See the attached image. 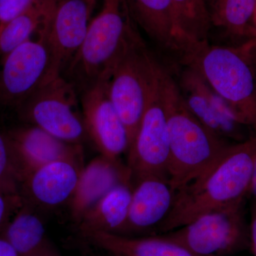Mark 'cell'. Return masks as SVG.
<instances>
[{
	"label": "cell",
	"mask_w": 256,
	"mask_h": 256,
	"mask_svg": "<svg viewBox=\"0 0 256 256\" xmlns=\"http://www.w3.org/2000/svg\"><path fill=\"white\" fill-rule=\"evenodd\" d=\"M256 153V134L232 144L203 174L176 192L158 233L176 230L204 214L245 200Z\"/></svg>",
	"instance_id": "6da1fadb"
},
{
	"label": "cell",
	"mask_w": 256,
	"mask_h": 256,
	"mask_svg": "<svg viewBox=\"0 0 256 256\" xmlns=\"http://www.w3.org/2000/svg\"><path fill=\"white\" fill-rule=\"evenodd\" d=\"M160 85L169 130L168 180L176 192L203 174L234 143L217 137L194 116L180 86L163 66Z\"/></svg>",
	"instance_id": "7a4b0ae2"
},
{
	"label": "cell",
	"mask_w": 256,
	"mask_h": 256,
	"mask_svg": "<svg viewBox=\"0 0 256 256\" xmlns=\"http://www.w3.org/2000/svg\"><path fill=\"white\" fill-rule=\"evenodd\" d=\"M161 66L132 26L104 76L108 82L110 100L127 129L130 146L158 82Z\"/></svg>",
	"instance_id": "3957f363"
},
{
	"label": "cell",
	"mask_w": 256,
	"mask_h": 256,
	"mask_svg": "<svg viewBox=\"0 0 256 256\" xmlns=\"http://www.w3.org/2000/svg\"><path fill=\"white\" fill-rule=\"evenodd\" d=\"M182 55L184 63L196 70L256 134V78L238 48L206 42L190 45Z\"/></svg>",
	"instance_id": "277c9868"
},
{
	"label": "cell",
	"mask_w": 256,
	"mask_h": 256,
	"mask_svg": "<svg viewBox=\"0 0 256 256\" xmlns=\"http://www.w3.org/2000/svg\"><path fill=\"white\" fill-rule=\"evenodd\" d=\"M126 0H102L82 46L69 64L70 75L84 90L106 75L133 26Z\"/></svg>",
	"instance_id": "5b68a950"
},
{
	"label": "cell",
	"mask_w": 256,
	"mask_h": 256,
	"mask_svg": "<svg viewBox=\"0 0 256 256\" xmlns=\"http://www.w3.org/2000/svg\"><path fill=\"white\" fill-rule=\"evenodd\" d=\"M245 200L212 210L168 233L160 234L201 256H224L250 244Z\"/></svg>",
	"instance_id": "8992f818"
},
{
	"label": "cell",
	"mask_w": 256,
	"mask_h": 256,
	"mask_svg": "<svg viewBox=\"0 0 256 256\" xmlns=\"http://www.w3.org/2000/svg\"><path fill=\"white\" fill-rule=\"evenodd\" d=\"M24 120L54 137L82 144L88 137L75 86L56 74L18 108Z\"/></svg>",
	"instance_id": "52a82bcc"
},
{
	"label": "cell",
	"mask_w": 256,
	"mask_h": 256,
	"mask_svg": "<svg viewBox=\"0 0 256 256\" xmlns=\"http://www.w3.org/2000/svg\"><path fill=\"white\" fill-rule=\"evenodd\" d=\"M1 60L0 101L18 109L47 80L62 74L43 28Z\"/></svg>",
	"instance_id": "ba28073f"
},
{
	"label": "cell",
	"mask_w": 256,
	"mask_h": 256,
	"mask_svg": "<svg viewBox=\"0 0 256 256\" xmlns=\"http://www.w3.org/2000/svg\"><path fill=\"white\" fill-rule=\"evenodd\" d=\"M162 67L138 132L128 151L127 166L132 180L136 181L151 176L168 178L170 136L160 85Z\"/></svg>",
	"instance_id": "9c48e42d"
},
{
	"label": "cell",
	"mask_w": 256,
	"mask_h": 256,
	"mask_svg": "<svg viewBox=\"0 0 256 256\" xmlns=\"http://www.w3.org/2000/svg\"><path fill=\"white\" fill-rule=\"evenodd\" d=\"M80 104L88 137L101 156L120 160L121 156L129 150V136L110 100L107 77L86 88Z\"/></svg>",
	"instance_id": "30bf717a"
},
{
	"label": "cell",
	"mask_w": 256,
	"mask_h": 256,
	"mask_svg": "<svg viewBox=\"0 0 256 256\" xmlns=\"http://www.w3.org/2000/svg\"><path fill=\"white\" fill-rule=\"evenodd\" d=\"M96 2L97 0H56L42 26L62 73L82 46Z\"/></svg>",
	"instance_id": "8fae6325"
},
{
	"label": "cell",
	"mask_w": 256,
	"mask_h": 256,
	"mask_svg": "<svg viewBox=\"0 0 256 256\" xmlns=\"http://www.w3.org/2000/svg\"><path fill=\"white\" fill-rule=\"evenodd\" d=\"M84 166V160H63L32 172L20 184L24 204L36 210H53L70 203Z\"/></svg>",
	"instance_id": "7c38bea8"
},
{
	"label": "cell",
	"mask_w": 256,
	"mask_h": 256,
	"mask_svg": "<svg viewBox=\"0 0 256 256\" xmlns=\"http://www.w3.org/2000/svg\"><path fill=\"white\" fill-rule=\"evenodd\" d=\"M4 134L18 166L20 184L26 175L54 162L84 160L82 144L65 142L36 126L14 128Z\"/></svg>",
	"instance_id": "4fadbf2b"
},
{
	"label": "cell",
	"mask_w": 256,
	"mask_h": 256,
	"mask_svg": "<svg viewBox=\"0 0 256 256\" xmlns=\"http://www.w3.org/2000/svg\"><path fill=\"white\" fill-rule=\"evenodd\" d=\"M175 194L166 178L146 176L136 181L127 220L119 234L136 236L158 228L169 214Z\"/></svg>",
	"instance_id": "5bb4252c"
},
{
	"label": "cell",
	"mask_w": 256,
	"mask_h": 256,
	"mask_svg": "<svg viewBox=\"0 0 256 256\" xmlns=\"http://www.w3.org/2000/svg\"><path fill=\"white\" fill-rule=\"evenodd\" d=\"M132 182L127 165L102 156L84 165L70 201V214L77 223L82 216L120 184Z\"/></svg>",
	"instance_id": "9a60e30c"
},
{
	"label": "cell",
	"mask_w": 256,
	"mask_h": 256,
	"mask_svg": "<svg viewBox=\"0 0 256 256\" xmlns=\"http://www.w3.org/2000/svg\"><path fill=\"white\" fill-rule=\"evenodd\" d=\"M132 18L152 40L168 50L182 48L172 0H126Z\"/></svg>",
	"instance_id": "2e32d148"
},
{
	"label": "cell",
	"mask_w": 256,
	"mask_h": 256,
	"mask_svg": "<svg viewBox=\"0 0 256 256\" xmlns=\"http://www.w3.org/2000/svg\"><path fill=\"white\" fill-rule=\"evenodd\" d=\"M0 234L18 256H64L50 240L36 210L25 204Z\"/></svg>",
	"instance_id": "e0dca14e"
},
{
	"label": "cell",
	"mask_w": 256,
	"mask_h": 256,
	"mask_svg": "<svg viewBox=\"0 0 256 256\" xmlns=\"http://www.w3.org/2000/svg\"><path fill=\"white\" fill-rule=\"evenodd\" d=\"M132 182H124L111 190L85 214L78 222L84 236L96 232L120 234L127 220Z\"/></svg>",
	"instance_id": "ac0fdd59"
},
{
	"label": "cell",
	"mask_w": 256,
	"mask_h": 256,
	"mask_svg": "<svg viewBox=\"0 0 256 256\" xmlns=\"http://www.w3.org/2000/svg\"><path fill=\"white\" fill-rule=\"evenodd\" d=\"M180 88L190 111L217 137L234 144L250 138L245 137L242 130V128H249L246 126L224 116L194 89L182 85H180Z\"/></svg>",
	"instance_id": "d6986e66"
},
{
	"label": "cell",
	"mask_w": 256,
	"mask_h": 256,
	"mask_svg": "<svg viewBox=\"0 0 256 256\" xmlns=\"http://www.w3.org/2000/svg\"><path fill=\"white\" fill-rule=\"evenodd\" d=\"M56 0H36L6 25L0 34V58L36 35L43 26Z\"/></svg>",
	"instance_id": "ffe728a7"
},
{
	"label": "cell",
	"mask_w": 256,
	"mask_h": 256,
	"mask_svg": "<svg viewBox=\"0 0 256 256\" xmlns=\"http://www.w3.org/2000/svg\"><path fill=\"white\" fill-rule=\"evenodd\" d=\"M212 25L234 36H256V0H207Z\"/></svg>",
	"instance_id": "44dd1931"
},
{
	"label": "cell",
	"mask_w": 256,
	"mask_h": 256,
	"mask_svg": "<svg viewBox=\"0 0 256 256\" xmlns=\"http://www.w3.org/2000/svg\"><path fill=\"white\" fill-rule=\"evenodd\" d=\"M182 48L208 42L210 22L207 0H172Z\"/></svg>",
	"instance_id": "7402d4cb"
},
{
	"label": "cell",
	"mask_w": 256,
	"mask_h": 256,
	"mask_svg": "<svg viewBox=\"0 0 256 256\" xmlns=\"http://www.w3.org/2000/svg\"><path fill=\"white\" fill-rule=\"evenodd\" d=\"M20 188L18 166L5 134L0 132V190L20 194Z\"/></svg>",
	"instance_id": "603a6c76"
},
{
	"label": "cell",
	"mask_w": 256,
	"mask_h": 256,
	"mask_svg": "<svg viewBox=\"0 0 256 256\" xmlns=\"http://www.w3.org/2000/svg\"><path fill=\"white\" fill-rule=\"evenodd\" d=\"M24 204L20 194L0 190V232L9 223Z\"/></svg>",
	"instance_id": "cb8c5ba5"
},
{
	"label": "cell",
	"mask_w": 256,
	"mask_h": 256,
	"mask_svg": "<svg viewBox=\"0 0 256 256\" xmlns=\"http://www.w3.org/2000/svg\"><path fill=\"white\" fill-rule=\"evenodd\" d=\"M36 0H0V34L6 25Z\"/></svg>",
	"instance_id": "d4e9b609"
},
{
	"label": "cell",
	"mask_w": 256,
	"mask_h": 256,
	"mask_svg": "<svg viewBox=\"0 0 256 256\" xmlns=\"http://www.w3.org/2000/svg\"><path fill=\"white\" fill-rule=\"evenodd\" d=\"M238 50L250 64L256 78V36L239 47Z\"/></svg>",
	"instance_id": "484cf974"
},
{
	"label": "cell",
	"mask_w": 256,
	"mask_h": 256,
	"mask_svg": "<svg viewBox=\"0 0 256 256\" xmlns=\"http://www.w3.org/2000/svg\"><path fill=\"white\" fill-rule=\"evenodd\" d=\"M250 238L252 250L256 256V202H252L250 210Z\"/></svg>",
	"instance_id": "4316f807"
},
{
	"label": "cell",
	"mask_w": 256,
	"mask_h": 256,
	"mask_svg": "<svg viewBox=\"0 0 256 256\" xmlns=\"http://www.w3.org/2000/svg\"><path fill=\"white\" fill-rule=\"evenodd\" d=\"M0 256H18L9 242L0 234Z\"/></svg>",
	"instance_id": "83f0119b"
},
{
	"label": "cell",
	"mask_w": 256,
	"mask_h": 256,
	"mask_svg": "<svg viewBox=\"0 0 256 256\" xmlns=\"http://www.w3.org/2000/svg\"><path fill=\"white\" fill-rule=\"evenodd\" d=\"M248 196L250 197L252 202H256V153L255 158H254L252 180H250V188H249Z\"/></svg>",
	"instance_id": "f1b7e54d"
},
{
	"label": "cell",
	"mask_w": 256,
	"mask_h": 256,
	"mask_svg": "<svg viewBox=\"0 0 256 256\" xmlns=\"http://www.w3.org/2000/svg\"><path fill=\"white\" fill-rule=\"evenodd\" d=\"M254 24H255V28H256V8L255 10V13H254Z\"/></svg>",
	"instance_id": "f546056e"
}]
</instances>
